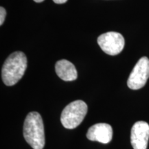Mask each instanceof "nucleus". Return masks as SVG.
Segmentation results:
<instances>
[{"label":"nucleus","mask_w":149,"mask_h":149,"mask_svg":"<svg viewBox=\"0 0 149 149\" xmlns=\"http://www.w3.org/2000/svg\"><path fill=\"white\" fill-rule=\"evenodd\" d=\"M34 1L37 3H40V2H42V1H44V0H34Z\"/></svg>","instance_id":"9b49d317"},{"label":"nucleus","mask_w":149,"mask_h":149,"mask_svg":"<svg viewBox=\"0 0 149 149\" xmlns=\"http://www.w3.org/2000/svg\"><path fill=\"white\" fill-rule=\"evenodd\" d=\"M148 139L149 124L144 121L135 122L130 133V142L133 149H146Z\"/></svg>","instance_id":"423d86ee"},{"label":"nucleus","mask_w":149,"mask_h":149,"mask_svg":"<svg viewBox=\"0 0 149 149\" xmlns=\"http://www.w3.org/2000/svg\"><path fill=\"white\" fill-rule=\"evenodd\" d=\"M149 78V59L143 57L134 66L127 81L128 88L138 90L144 86Z\"/></svg>","instance_id":"20e7f679"},{"label":"nucleus","mask_w":149,"mask_h":149,"mask_svg":"<svg viewBox=\"0 0 149 149\" xmlns=\"http://www.w3.org/2000/svg\"><path fill=\"white\" fill-rule=\"evenodd\" d=\"M88 111L86 104L82 100H76L70 103L63 110L61 122L64 127L73 129L82 122Z\"/></svg>","instance_id":"7ed1b4c3"},{"label":"nucleus","mask_w":149,"mask_h":149,"mask_svg":"<svg viewBox=\"0 0 149 149\" xmlns=\"http://www.w3.org/2000/svg\"><path fill=\"white\" fill-rule=\"evenodd\" d=\"M55 72L59 78L66 81H74L77 78V72L71 62L66 59L57 61Z\"/></svg>","instance_id":"6e6552de"},{"label":"nucleus","mask_w":149,"mask_h":149,"mask_svg":"<svg viewBox=\"0 0 149 149\" xmlns=\"http://www.w3.org/2000/svg\"><path fill=\"white\" fill-rule=\"evenodd\" d=\"M113 128L106 123H99L89 128L86 137L89 140L108 144L113 138Z\"/></svg>","instance_id":"0eeeda50"},{"label":"nucleus","mask_w":149,"mask_h":149,"mask_svg":"<svg viewBox=\"0 0 149 149\" xmlns=\"http://www.w3.org/2000/svg\"><path fill=\"white\" fill-rule=\"evenodd\" d=\"M68 0H53V1L55 3H58V4H61V3H66Z\"/></svg>","instance_id":"9d476101"},{"label":"nucleus","mask_w":149,"mask_h":149,"mask_svg":"<svg viewBox=\"0 0 149 149\" xmlns=\"http://www.w3.org/2000/svg\"><path fill=\"white\" fill-rule=\"evenodd\" d=\"M27 68V58L22 52L17 51L9 56L3 65L1 77L3 83L11 86L22 79Z\"/></svg>","instance_id":"f257e3e1"},{"label":"nucleus","mask_w":149,"mask_h":149,"mask_svg":"<svg viewBox=\"0 0 149 149\" xmlns=\"http://www.w3.org/2000/svg\"><path fill=\"white\" fill-rule=\"evenodd\" d=\"M6 16V11L5 8L1 6L0 8V25H2L4 22Z\"/></svg>","instance_id":"1a4fd4ad"},{"label":"nucleus","mask_w":149,"mask_h":149,"mask_svg":"<svg viewBox=\"0 0 149 149\" xmlns=\"http://www.w3.org/2000/svg\"><path fill=\"white\" fill-rule=\"evenodd\" d=\"M24 137L33 149H43L45 135L42 118L37 112L29 113L24 124Z\"/></svg>","instance_id":"f03ea898"},{"label":"nucleus","mask_w":149,"mask_h":149,"mask_svg":"<svg viewBox=\"0 0 149 149\" xmlns=\"http://www.w3.org/2000/svg\"><path fill=\"white\" fill-rule=\"evenodd\" d=\"M97 43L105 53L109 55H117L124 49L125 40L120 33L107 32L98 37Z\"/></svg>","instance_id":"39448f33"}]
</instances>
